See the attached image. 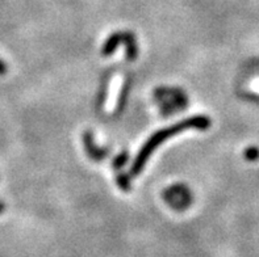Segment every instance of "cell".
I'll return each mask as SVG.
<instances>
[{
	"mask_svg": "<svg viewBox=\"0 0 259 257\" xmlns=\"http://www.w3.org/2000/svg\"><path fill=\"white\" fill-rule=\"evenodd\" d=\"M245 158L249 162H256L259 159V148L258 147H247L245 151Z\"/></svg>",
	"mask_w": 259,
	"mask_h": 257,
	"instance_id": "52a82bcc",
	"label": "cell"
},
{
	"mask_svg": "<svg viewBox=\"0 0 259 257\" xmlns=\"http://www.w3.org/2000/svg\"><path fill=\"white\" fill-rule=\"evenodd\" d=\"M210 126V120L205 116H194L191 117L190 120H184L179 124H175L170 127H164L162 130L157 131L155 134H153L146 143L142 146V148L140 150L138 155L136 157L135 162L132 164L131 168V175L137 176L138 173L141 172L144 166L146 164V162L149 160L150 155L153 153V151L157 148L161 143H163L164 140H167L168 138H171L172 135L178 133H182L184 130H190V129H196V130H207L208 127Z\"/></svg>",
	"mask_w": 259,
	"mask_h": 257,
	"instance_id": "6da1fadb",
	"label": "cell"
},
{
	"mask_svg": "<svg viewBox=\"0 0 259 257\" xmlns=\"http://www.w3.org/2000/svg\"><path fill=\"white\" fill-rule=\"evenodd\" d=\"M7 70H8L7 69V65L3 62V61H2V59H0V76L4 75V74L7 72Z\"/></svg>",
	"mask_w": 259,
	"mask_h": 257,
	"instance_id": "ba28073f",
	"label": "cell"
},
{
	"mask_svg": "<svg viewBox=\"0 0 259 257\" xmlns=\"http://www.w3.org/2000/svg\"><path fill=\"white\" fill-rule=\"evenodd\" d=\"M4 209H6V206H4L3 202H0V214H3Z\"/></svg>",
	"mask_w": 259,
	"mask_h": 257,
	"instance_id": "9c48e42d",
	"label": "cell"
},
{
	"mask_svg": "<svg viewBox=\"0 0 259 257\" xmlns=\"http://www.w3.org/2000/svg\"><path fill=\"white\" fill-rule=\"evenodd\" d=\"M122 42V32H116L108 37V39L105 41L104 46H103V56L109 57L112 56V53L117 49V46Z\"/></svg>",
	"mask_w": 259,
	"mask_h": 257,
	"instance_id": "277c9868",
	"label": "cell"
},
{
	"mask_svg": "<svg viewBox=\"0 0 259 257\" xmlns=\"http://www.w3.org/2000/svg\"><path fill=\"white\" fill-rule=\"evenodd\" d=\"M122 43L126 49V59L128 61H135L138 56L137 39L132 32H122Z\"/></svg>",
	"mask_w": 259,
	"mask_h": 257,
	"instance_id": "3957f363",
	"label": "cell"
},
{
	"mask_svg": "<svg viewBox=\"0 0 259 257\" xmlns=\"http://www.w3.org/2000/svg\"><path fill=\"white\" fill-rule=\"evenodd\" d=\"M83 143H84L85 151H87V153H89L92 160L100 162L108 155V150H104V148H100V147L96 146V143L94 142V138H92V134L90 131H85L83 134Z\"/></svg>",
	"mask_w": 259,
	"mask_h": 257,
	"instance_id": "7a4b0ae2",
	"label": "cell"
},
{
	"mask_svg": "<svg viewBox=\"0 0 259 257\" xmlns=\"http://www.w3.org/2000/svg\"><path fill=\"white\" fill-rule=\"evenodd\" d=\"M116 181H117V185L124 190V192H129L131 189V181H129V177L124 173H118L117 177H116Z\"/></svg>",
	"mask_w": 259,
	"mask_h": 257,
	"instance_id": "5b68a950",
	"label": "cell"
},
{
	"mask_svg": "<svg viewBox=\"0 0 259 257\" xmlns=\"http://www.w3.org/2000/svg\"><path fill=\"white\" fill-rule=\"evenodd\" d=\"M128 159H129V153L124 151V152H121L120 155H117V157L115 158V160H113V167H115L116 170H120L121 167H124L125 164H126Z\"/></svg>",
	"mask_w": 259,
	"mask_h": 257,
	"instance_id": "8992f818",
	"label": "cell"
}]
</instances>
